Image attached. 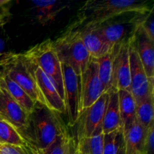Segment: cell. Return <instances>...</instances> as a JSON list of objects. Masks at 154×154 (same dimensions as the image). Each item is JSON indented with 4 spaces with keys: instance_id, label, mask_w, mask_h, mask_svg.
Instances as JSON below:
<instances>
[{
    "instance_id": "obj_6",
    "label": "cell",
    "mask_w": 154,
    "mask_h": 154,
    "mask_svg": "<svg viewBox=\"0 0 154 154\" xmlns=\"http://www.w3.org/2000/svg\"><path fill=\"white\" fill-rule=\"evenodd\" d=\"M4 73L23 89L36 103L42 105L32 69L21 54H15L10 63L4 69Z\"/></svg>"
},
{
    "instance_id": "obj_31",
    "label": "cell",
    "mask_w": 154,
    "mask_h": 154,
    "mask_svg": "<svg viewBox=\"0 0 154 154\" xmlns=\"http://www.w3.org/2000/svg\"><path fill=\"white\" fill-rule=\"evenodd\" d=\"M14 54V53L8 52L6 54H5L4 56L0 57V76L3 73V71H4V69L5 68V66L10 63Z\"/></svg>"
},
{
    "instance_id": "obj_25",
    "label": "cell",
    "mask_w": 154,
    "mask_h": 154,
    "mask_svg": "<svg viewBox=\"0 0 154 154\" xmlns=\"http://www.w3.org/2000/svg\"><path fill=\"white\" fill-rule=\"evenodd\" d=\"M123 142L124 138L122 128L110 133L104 134L102 154H117V150Z\"/></svg>"
},
{
    "instance_id": "obj_11",
    "label": "cell",
    "mask_w": 154,
    "mask_h": 154,
    "mask_svg": "<svg viewBox=\"0 0 154 154\" xmlns=\"http://www.w3.org/2000/svg\"><path fill=\"white\" fill-rule=\"evenodd\" d=\"M64 102L66 114H67L69 126L73 127L78 117L79 104V78L70 66L62 63Z\"/></svg>"
},
{
    "instance_id": "obj_9",
    "label": "cell",
    "mask_w": 154,
    "mask_h": 154,
    "mask_svg": "<svg viewBox=\"0 0 154 154\" xmlns=\"http://www.w3.org/2000/svg\"><path fill=\"white\" fill-rule=\"evenodd\" d=\"M131 41L114 45L113 54L114 89L130 91L131 78L129 65V45Z\"/></svg>"
},
{
    "instance_id": "obj_23",
    "label": "cell",
    "mask_w": 154,
    "mask_h": 154,
    "mask_svg": "<svg viewBox=\"0 0 154 154\" xmlns=\"http://www.w3.org/2000/svg\"><path fill=\"white\" fill-rule=\"evenodd\" d=\"M154 95L136 102V120L147 130L154 123Z\"/></svg>"
},
{
    "instance_id": "obj_4",
    "label": "cell",
    "mask_w": 154,
    "mask_h": 154,
    "mask_svg": "<svg viewBox=\"0 0 154 154\" xmlns=\"http://www.w3.org/2000/svg\"><path fill=\"white\" fill-rule=\"evenodd\" d=\"M21 54L30 64L38 67L46 75L64 100L62 63L56 54L53 41L46 39Z\"/></svg>"
},
{
    "instance_id": "obj_17",
    "label": "cell",
    "mask_w": 154,
    "mask_h": 154,
    "mask_svg": "<svg viewBox=\"0 0 154 154\" xmlns=\"http://www.w3.org/2000/svg\"><path fill=\"white\" fill-rule=\"evenodd\" d=\"M0 86L4 87L9 93L12 99L29 115L34 110L36 102L26 93L23 89L20 87L17 83L12 81L5 74L3 73L0 76Z\"/></svg>"
},
{
    "instance_id": "obj_2",
    "label": "cell",
    "mask_w": 154,
    "mask_h": 154,
    "mask_svg": "<svg viewBox=\"0 0 154 154\" xmlns=\"http://www.w3.org/2000/svg\"><path fill=\"white\" fill-rule=\"evenodd\" d=\"M67 132L60 114L40 103L36 104L29 115L26 138L38 150L49 147L57 137Z\"/></svg>"
},
{
    "instance_id": "obj_20",
    "label": "cell",
    "mask_w": 154,
    "mask_h": 154,
    "mask_svg": "<svg viewBox=\"0 0 154 154\" xmlns=\"http://www.w3.org/2000/svg\"><path fill=\"white\" fill-rule=\"evenodd\" d=\"M31 2L36 11L38 20L42 25L54 20L65 8L62 2L56 0H33Z\"/></svg>"
},
{
    "instance_id": "obj_35",
    "label": "cell",
    "mask_w": 154,
    "mask_h": 154,
    "mask_svg": "<svg viewBox=\"0 0 154 154\" xmlns=\"http://www.w3.org/2000/svg\"><path fill=\"white\" fill-rule=\"evenodd\" d=\"M75 154H86V153H83V152L80 151V150H78V149H77V150H76V153H75Z\"/></svg>"
},
{
    "instance_id": "obj_19",
    "label": "cell",
    "mask_w": 154,
    "mask_h": 154,
    "mask_svg": "<svg viewBox=\"0 0 154 154\" xmlns=\"http://www.w3.org/2000/svg\"><path fill=\"white\" fill-rule=\"evenodd\" d=\"M119 108L123 132L136 121V102L130 91L118 90Z\"/></svg>"
},
{
    "instance_id": "obj_26",
    "label": "cell",
    "mask_w": 154,
    "mask_h": 154,
    "mask_svg": "<svg viewBox=\"0 0 154 154\" xmlns=\"http://www.w3.org/2000/svg\"><path fill=\"white\" fill-rule=\"evenodd\" d=\"M138 26L141 27L149 38L154 42V7L142 14H135Z\"/></svg>"
},
{
    "instance_id": "obj_5",
    "label": "cell",
    "mask_w": 154,
    "mask_h": 154,
    "mask_svg": "<svg viewBox=\"0 0 154 154\" xmlns=\"http://www.w3.org/2000/svg\"><path fill=\"white\" fill-rule=\"evenodd\" d=\"M108 101V93H104L93 105L79 113L76 123L72 127L75 128V141L102 132V120Z\"/></svg>"
},
{
    "instance_id": "obj_32",
    "label": "cell",
    "mask_w": 154,
    "mask_h": 154,
    "mask_svg": "<svg viewBox=\"0 0 154 154\" xmlns=\"http://www.w3.org/2000/svg\"><path fill=\"white\" fill-rule=\"evenodd\" d=\"M10 1L8 0H0V22L4 23V19H5V8L6 5L9 4Z\"/></svg>"
},
{
    "instance_id": "obj_30",
    "label": "cell",
    "mask_w": 154,
    "mask_h": 154,
    "mask_svg": "<svg viewBox=\"0 0 154 154\" xmlns=\"http://www.w3.org/2000/svg\"><path fill=\"white\" fill-rule=\"evenodd\" d=\"M77 150L76 141L73 136H71L67 132L65 138L64 154H75Z\"/></svg>"
},
{
    "instance_id": "obj_29",
    "label": "cell",
    "mask_w": 154,
    "mask_h": 154,
    "mask_svg": "<svg viewBox=\"0 0 154 154\" xmlns=\"http://www.w3.org/2000/svg\"><path fill=\"white\" fill-rule=\"evenodd\" d=\"M28 146L25 147H19L0 144V154H30Z\"/></svg>"
},
{
    "instance_id": "obj_28",
    "label": "cell",
    "mask_w": 154,
    "mask_h": 154,
    "mask_svg": "<svg viewBox=\"0 0 154 154\" xmlns=\"http://www.w3.org/2000/svg\"><path fill=\"white\" fill-rule=\"evenodd\" d=\"M144 153H154V123L147 129L144 139Z\"/></svg>"
},
{
    "instance_id": "obj_14",
    "label": "cell",
    "mask_w": 154,
    "mask_h": 154,
    "mask_svg": "<svg viewBox=\"0 0 154 154\" xmlns=\"http://www.w3.org/2000/svg\"><path fill=\"white\" fill-rule=\"evenodd\" d=\"M132 42L147 78L154 81V42L149 38L145 32L139 26L132 38Z\"/></svg>"
},
{
    "instance_id": "obj_10",
    "label": "cell",
    "mask_w": 154,
    "mask_h": 154,
    "mask_svg": "<svg viewBox=\"0 0 154 154\" xmlns=\"http://www.w3.org/2000/svg\"><path fill=\"white\" fill-rule=\"evenodd\" d=\"M0 120L10 123L26 138L29 128V114L0 86Z\"/></svg>"
},
{
    "instance_id": "obj_22",
    "label": "cell",
    "mask_w": 154,
    "mask_h": 154,
    "mask_svg": "<svg viewBox=\"0 0 154 154\" xmlns=\"http://www.w3.org/2000/svg\"><path fill=\"white\" fill-rule=\"evenodd\" d=\"M96 60V59H95ZM97 63L98 75L103 85L105 93L114 89V75H113V54H110L96 60Z\"/></svg>"
},
{
    "instance_id": "obj_3",
    "label": "cell",
    "mask_w": 154,
    "mask_h": 154,
    "mask_svg": "<svg viewBox=\"0 0 154 154\" xmlns=\"http://www.w3.org/2000/svg\"><path fill=\"white\" fill-rule=\"evenodd\" d=\"M53 45L61 63L70 66L81 78L90 61L78 29L70 27L63 35L53 41Z\"/></svg>"
},
{
    "instance_id": "obj_18",
    "label": "cell",
    "mask_w": 154,
    "mask_h": 154,
    "mask_svg": "<svg viewBox=\"0 0 154 154\" xmlns=\"http://www.w3.org/2000/svg\"><path fill=\"white\" fill-rule=\"evenodd\" d=\"M146 130L138 121L123 132L125 154H144Z\"/></svg>"
},
{
    "instance_id": "obj_15",
    "label": "cell",
    "mask_w": 154,
    "mask_h": 154,
    "mask_svg": "<svg viewBox=\"0 0 154 154\" xmlns=\"http://www.w3.org/2000/svg\"><path fill=\"white\" fill-rule=\"evenodd\" d=\"M76 29L81 32L83 43L91 58L97 60L112 51L114 46L104 38L96 26Z\"/></svg>"
},
{
    "instance_id": "obj_34",
    "label": "cell",
    "mask_w": 154,
    "mask_h": 154,
    "mask_svg": "<svg viewBox=\"0 0 154 154\" xmlns=\"http://www.w3.org/2000/svg\"><path fill=\"white\" fill-rule=\"evenodd\" d=\"M117 154H125V148H124V142L121 144L120 148L117 150Z\"/></svg>"
},
{
    "instance_id": "obj_8",
    "label": "cell",
    "mask_w": 154,
    "mask_h": 154,
    "mask_svg": "<svg viewBox=\"0 0 154 154\" xmlns=\"http://www.w3.org/2000/svg\"><path fill=\"white\" fill-rule=\"evenodd\" d=\"M129 65L131 78L130 92L135 102L154 95V81L147 78L132 40L129 45Z\"/></svg>"
},
{
    "instance_id": "obj_27",
    "label": "cell",
    "mask_w": 154,
    "mask_h": 154,
    "mask_svg": "<svg viewBox=\"0 0 154 154\" xmlns=\"http://www.w3.org/2000/svg\"><path fill=\"white\" fill-rule=\"evenodd\" d=\"M67 132L66 133L57 137L49 147L43 150H38L32 143H30L28 146L30 154H64L65 138Z\"/></svg>"
},
{
    "instance_id": "obj_24",
    "label": "cell",
    "mask_w": 154,
    "mask_h": 154,
    "mask_svg": "<svg viewBox=\"0 0 154 154\" xmlns=\"http://www.w3.org/2000/svg\"><path fill=\"white\" fill-rule=\"evenodd\" d=\"M103 138L104 134L101 132L90 138H81L76 141L77 149L86 154H102Z\"/></svg>"
},
{
    "instance_id": "obj_37",
    "label": "cell",
    "mask_w": 154,
    "mask_h": 154,
    "mask_svg": "<svg viewBox=\"0 0 154 154\" xmlns=\"http://www.w3.org/2000/svg\"><path fill=\"white\" fill-rule=\"evenodd\" d=\"M144 154H145V153H144Z\"/></svg>"
},
{
    "instance_id": "obj_33",
    "label": "cell",
    "mask_w": 154,
    "mask_h": 154,
    "mask_svg": "<svg viewBox=\"0 0 154 154\" xmlns=\"http://www.w3.org/2000/svg\"><path fill=\"white\" fill-rule=\"evenodd\" d=\"M5 42L4 39L0 38V57L9 52V51H5Z\"/></svg>"
},
{
    "instance_id": "obj_13",
    "label": "cell",
    "mask_w": 154,
    "mask_h": 154,
    "mask_svg": "<svg viewBox=\"0 0 154 154\" xmlns=\"http://www.w3.org/2000/svg\"><path fill=\"white\" fill-rule=\"evenodd\" d=\"M31 66L42 99V105L57 114H66V105L64 100L60 96L52 82L38 67L32 65H31Z\"/></svg>"
},
{
    "instance_id": "obj_1",
    "label": "cell",
    "mask_w": 154,
    "mask_h": 154,
    "mask_svg": "<svg viewBox=\"0 0 154 154\" xmlns=\"http://www.w3.org/2000/svg\"><path fill=\"white\" fill-rule=\"evenodd\" d=\"M153 7L144 0H90L80 8L78 20L72 27L98 26L116 17L128 13H145Z\"/></svg>"
},
{
    "instance_id": "obj_21",
    "label": "cell",
    "mask_w": 154,
    "mask_h": 154,
    "mask_svg": "<svg viewBox=\"0 0 154 154\" xmlns=\"http://www.w3.org/2000/svg\"><path fill=\"white\" fill-rule=\"evenodd\" d=\"M26 139L16 128L4 120H0V144L25 147L29 144Z\"/></svg>"
},
{
    "instance_id": "obj_36",
    "label": "cell",
    "mask_w": 154,
    "mask_h": 154,
    "mask_svg": "<svg viewBox=\"0 0 154 154\" xmlns=\"http://www.w3.org/2000/svg\"><path fill=\"white\" fill-rule=\"evenodd\" d=\"M3 24V23H2V22H0V25H2Z\"/></svg>"
},
{
    "instance_id": "obj_7",
    "label": "cell",
    "mask_w": 154,
    "mask_h": 154,
    "mask_svg": "<svg viewBox=\"0 0 154 154\" xmlns=\"http://www.w3.org/2000/svg\"><path fill=\"white\" fill-rule=\"evenodd\" d=\"M105 92L98 75L97 63L91 58L87 69L79 78L78 114L95 103Z\"/></svg>"
},
{
    "instance_id": "obj_12",
    "label": "cell",
    "mask_w": 154,
    "mask_h": 154,
    "mask_svg": "<svg viewBox=\"0 0 154 154\" xmlns=\"http://www.w3.org/2000/svg\"><path fill=\"white\" fill-rule=\"evenodd\" d=\"M96 27L104 38L114 46L132 40L138 26L134 15L129 19L107 21Z\"/></svg>"
},
{
    "instance_id": "obj_16",
    "label": "cell",
    "mask_w": 154,
    "mask_h": 154,
    "mask_svg": "<svg viewBox=\"0 0 154 154\" xmlns=\"http://www.w3.org/2000/svg\"><path fill=\"white\" fill-rule=\"evenodd\" d=\"M108 93V101L102 120V133L108 134L122 128L119 108L118 91L112 89Z\"/></svg>"
}]
</instances>
